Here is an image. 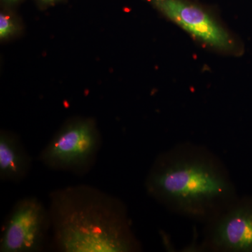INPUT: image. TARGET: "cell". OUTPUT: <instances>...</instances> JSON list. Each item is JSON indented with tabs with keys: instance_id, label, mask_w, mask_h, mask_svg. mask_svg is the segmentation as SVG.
Listing matches in <instances>:
<instances>
[{
	"instance_id": "1",
	"label": "cell",
	"mask_w": 252,
	"mask_h": 252,
	"mask_svg": "<svg viewBox=\"0 0 252 252\" xmlns=\"http://www.w3.org/2000/svg\"><path fill=\"white\" fill-rule=\"evenodd\" d=\"M144 187L165 208L204 224L240 196L223 160L205 146L190 142L159 154Z\"/></svg>"
},
{
	"instance_id": "2",
	"label": "cell",
	"mask_w": 252,
	"mask_h": 252,
	"mask_svg": "<svg viewBox=\"0 0 252 252\" xmlns=\"http://www.w3.org/2000/svg\"><path fill=\"white\" fill-rule=\"evenodd\" d=\"M52 241L63 252L142 250L127 207L120 199L89 185L70 186L49 195Z\"/></svg>"
},
{
	"instance_id": "3",
	"label": "cell",
	"mask_w": 252,
	"mask_h": 252,
	"mask_svg": "<svg viewBox=\"0 0 252 252\" xmlns=\"http://www.w3.org/2000/svg\"><path fill=\"white\" fill-rule=\"evenodd\" d=\"M102 145L95 124L79 119L67 124L51 139L39 154L46 167L82 175L94 166Z\"/></svg>"
},
{
	"instance_id": "4",
	"label": "cell",
	"mask_w": 252,
	"mask_h": 252,
	"mask_svg": "<svg viewBox=\"0 0 252 252\" xmlns=\"http://www.w3.org/2000/svg\"><path fill=\"white\" fill-rule=\"evenodd\" d=\"M51 228L49 207L46 208L36 197L21 199L1 227L0 252H40Z\"/></svg>"
},
{
	"instance_id": "5",
	"label": "cell",
	"mask_w": 252,
	"mask_h": 252,
	"mask_svg": "<svg viewBox=\"0 0 252 252\" xmlns=\"http://www.w3.org/2000/svg\"><path fill=\"white\" fill-rule=\"evenodd\" d=\"M199 251L252 252V195L239 196L205 223Z\"/></svg>"
},
{
	"instance_id": "6",
	"label": "cell",
	"mask_w": 252,
	"mask_h": 252,
	"mask_svg": "<svg viewBox=\"0 0 252 252\" xmlns=\"http://www.w3.org/2000/svg\"><path fill=\"white\" fill-rule=\"evenodd\" d=\"M158 9L185 31L207 45L233 51L234 39L211 15L185 0H153Z\"/></svg>"
},
{
	"instance_id": "7",
	"label": "cell",
	"mask_w": 252,
	"mask_h": 252,
	"mask_svg": "<svg viewBox=\"0 0 252 252\" xmlns=\"http://www.w3.org/2000/svg\"><path fill=\"white\" fill-rule=\"evenodd\" d=\"M32 158L20 139L6 131L0 133V178L20 182L31 171Z\"/></svg>"
},
{
	"instance_id": "8",
	"label": "cell",
	"mask_w": 252,
	"mask_h": 252,
	"mask_svg": "<svg viewBox=\"0 0 252 252\" xmlns=\"http://www.w3.org/2000/svg\"><path fill=\"white\" fill-rule=\"evenodd\" d=\"M15 31V26L11 18L8 15L0 14V38L4 39L9 37Z\"/></svg>"
},
{
	"instance_id": "9",
	"label": "cell",
	"mask_w": 252,
	"mask_h": 252,
	"mask_svg": "<svg viewBox=\"0 0 252 252\" xmlns=\"http://www.w3.org/2000/svg\"><path fill=\"white\" fill-rule=\"evenodd\" d=\"M41 1L46 3V4H53V3L56 2V1H59V0H41Z\"/></svg>"
},
{
	"instance_id": "10",
	"label": "cell",
	"mask_w": 252,
	"mask_h": 252,
	"mask_svg": "<svg viewBox=\"0 0 252 252\" xmlns=\"http://www.w3.org/2000/svg\"><path fill=\"white\" fill-rule=\"evenodd\" d=\"M7 1H9V2H16V1H18V0H6Z\"/></svg>"
}]
</instances>
